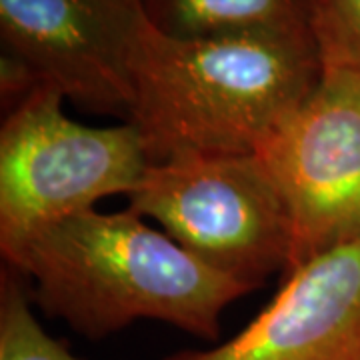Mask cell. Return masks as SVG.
Returning a JSON list of instances; mask_svg holds the SVG:
<instances>
[{
    "label": "cell",
    "mask_w": 360,
    "mask_h": 360,
    "mask_svg": "<svg viewBox=\"0 0 360 360\" xmlns=\"http://www.w3.org/2000/svg\"><path fill=\"white\" fill-rule=\"evenodd\" d=\"M165 360H360V236L284 274L232 338Z\"/></svg>",
    "instance_id": "52a82bcc"
},
{
    "label": "cell",
    "mask_w": 360,
    "mask_h": 360,
    "mask_svg": "<svg viewBox=\"0 0 360 360\" xmlns=\"http://www.w3.org/2000/svg\"><path fill=\"white\" fill-rule=\"evenodd\" d=\"M150 28L142 0H0L2 52L66 101L124 120Z\"/></svg>",
    "instance_id": "8992f818"
},
{
    "label": "cell",
    "mask_w": 360,
    "mask_h": 360,
    "mask_svg": "<svg viewBox=\"0 0 360 360\" xmlns=\"http://www.w3.org/2000/svg\"><path fill=\"white\" fill-rule=\"evenodd\" d=\"M65 94L40 84L0 127V250L141 186L148 168L136 127H90L65 112Z\"/></svg>",
    "instance_id": "3957f363"
},
{
    "label": "cell",
    "mask_w": 360,
    "mask_h": 360,
    "mask_svg": "<svg viewBox=\"0 0 360 360\" xmlns=\"http://www.w3.org/2000/svg\"><path fill=\"white\" fill-rule=\"evenodd\" d=\"M255 155L283 196L292 250L284 274L360 236V75L322 65L310 94Z\"/></svg>",
    "instance_id": "5b68a950"
},
{
    "label": "cell",
    "mask_w": 360,
    "mask_h": 360,
    "mask_svg": "<svg viewBox=\"0 0 360 360\" xmlns=\"http://www.w3.org/2000/svg\"><path fill=\"white\" fill-rule=\"evenodd\" d=\"M150 25L172 39L234 32H312L319 0H142Z\"/></svg>",
    "instance_id": "ba28073f"
},
{
    "label": "cell",
    "mask_w": 360,
    "mask_h": 360,
    "mask_svg": "<svg viewBox=\"0 0 360 360\" xmlns=\"http://www.w3.org/2000/svg\"><path fill=\"white\" fill-rule=\"evenodd\" d=\"M2 258L28 278L32 302L92 340L136 321L167 322L217 340L226 307L255 290L130 208H92L60 220Z\"/></svg>",
    "instance_id": "6da1fadb"
},
{
    "label": "cell",
    "mask_w": 360,
    "mask_h": 360,
    "mask_svg": "<svg viewBox=\"0 0 360 360\" xmlns=\"http://www.w3.org/2000/svg\"><path fill=\"white\" fill-rule=\"evenodd\" d=\"M20 272L2 270L0 283V360H80L51 336L32 310V296Z\"/></svg>",
    "instance_id": "9c48e42d"
},
{
    "label": "cell",
    "mask_w": 360,
    "mask_h": 360,
    "mask_svg": "<svg viewBox=\"0 0 360 360\" xmlns=\"http://www.w3.org/2000/svg\"><path fill=\"white\" fill-rule=\"evenodd\" d=\"M129 208L155 220L208 266L257 290L288 266L292 224L257 155H194L150 162Z\"/></svg>",
    "instance_id": "277c9868"
},
{
    "label": "cell",
    "mask_w": 360,
    "mask_h": 360,
    "mask_svg": "<svg viewBox=\"0 0 360 360\" xmlns=\"http://www.w3.org/2000/svg\"><path fill=\"white\" fill-rule=\"evenodd\" d=\"M312 34L322 65L342 66L360 75V0H319Z\"/></svg>",
    "instance_id": "30bf717a"
},
{
    "label": "cell",
    "mask_w": 360,
    "mask_h": 360,
    "mask_svg": "<svg viewBox=\"0 0 360 360\" xmlns=\"http://www.w3.org/2000/svg\"><path fill=\"white\" fill-rule=\"evenodd\" d=\"M321 75L310 30L172 39L153 26L134 68L129 122L148 162L255 155Z\"/></svg>",
    "instance_id": "7a4b0ae2"
}]
</instances>
